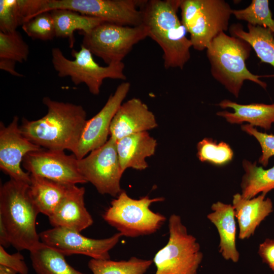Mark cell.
Here are the masks:
<instances>
[{
	"label": "cell",
	"instance_id": "cell-1",
	"mask_svg": "<svg viewBox=\"0 0 274 274\" xmlns=\"http://www.w3.org/2000/svg\"><path fill=\"white\" fill-rule=\"evenodd\" d=\"M43 103L47 114L40 119L23 118L20 129L24 136L33 144L49 150H67L74 154L86 122L82 106L53 100L46 96Z\"/></svg>",
	"mask_w": 274,
	"mask_h": 274
},
{
	"label": "cell",
	"instance_id": "cell-2",
	"mask_svg": "<svg viewBox=\"0 0 274 274\" xmlns=\"http://www.w3.org/2000/svg\"><path fill=\"white\" fill-rule=\"evenodd\" d=\"M181 0H145L141 7L148 37L163 51L164 67L182 70L192 47L188 33L178 16Z\"/></svg>",
	"mask_w": 274,
	"mask_h": 274
},
{
	"label": "cell",
	"instance_id": "cell-3",
	"mask_svg": "<svg viewBox=\"0 0 274 274\" xmlns=\"http://www.w3.org/2000/svg\"><path fill=\"white\" fill-rule=\"evenodd\" d=\"M40 213L29 192V184L10 179L0 188V220L12 245L30 251L40 243L36 223Z\"/></svg>",
	"mask_w": 274,
	"mask_h": 274
},
{
	"label": "cell",
	"instance_id": "cell-4",
	"mask_svg": "<svg viewBox=\"0 0 274 274\" xmlns=\"http://www.w3.org/2000/svg\"><path fill=\"white\" fill-rule=\"evenodd\" d=\"M252 47L244 40L222 32L216 36L206 49L213 77L236 98L245 81H252L263 89L266 82L261 76L253 74L247 67Z\"/></svg>",
	"mask_w": 274,
	"mask_h": 274
},
{
	"label": "cell",
	"instance_id": "cell-5",
	"mask_svg": "<svg viewBox=\"0 0 274 274\" xmlns=\"http://www.w3.org/2000/svg\"><path fill=\"white\" fill-rule=\"evenodd\" d=\"M181 21L192 47L206 50L219 33L228 30L232 10L224 0H181Z\"/></svg>",
	"mask_w": 274,
	"mask_h": 274
},
{
	"label": "cell",
	"instance_id": "cell-6",
	"mask_svg": "<svg viewBox=\"0 0 274 274\" xmlns=\"http://www.w3.org/2000/svg\"><path fill=\"white\" fill-rule=\"evenodd\" d=\"M164 200L163 197L150 198L148 196L135 199L122 190L112 200L102 217L122 236L136 237L150 235L158 231L166 220L164 216L153 212L150 207Z\"/></svg>",
	"mask_w": 274,
	"mask_h": 274
},
{
	"label": "cell",
	"instance_id": "cell-7",
	"mask_svg": "<svg viewBox=\"0 0 274 274\" xmlns=\"http://www.w3.org/2000/svg\"><path fill=\"white\" fill-rule=\"evenodd\" d=\"M169 238L153 259L155 274H197L203 254L196 238L189 234L179 215L168 220Z\"/></svg>",
	"mask_w": 274,
	"mask_h": 274
},
{
	"label": "cell",
	"instance_id": "cell-8",
	"mask_svg": "<svg viewBox=\"0 0 274 274\" xmlns=\"http://www.w3.org/2000/svg\"><path fill=\"white\" fill-rule=\"evenodd\" d=\"M71 54L74 60L66 58L59 48L52 49V63L57 75L59 77H69L76 85L84 83L93 95L99 93L106 79H126L123 62L100 66L94 61L91 52L82 45L80 50L73 49Z\"/></svg>",
	"mask_w": 274,
	"mask_h": 274
},
{
	"label": "cell",
	"instance_id": "cell-9",
	"mask_svg": "<svg viewBox=\"0 0 274 274\" xmlns=\"http://www.w3.org/2000/svg\"><path fill=\"white\" fill-rule=\"evenodd\" d=\"M81 45L108 65L122 62L134 45L148 37L143 24L130 26L103 22L83 34Z\"/></svg>",
	"mask_w": 274,
	"mask_h": 274
},
{
	"label": "cell",
	"instance_id": "cell-10",
	"mask_svg": "<svg viewBox=\"0 0 274 274\" xmlns=\"http://www.w3.org/2000/svg\"><path fill=\"white\" fill-rule=\"evenodd\" d=\"M145 0H44L39 14L66 9L101 19L106 22L135 26L143 24L141 7Z\"/></svg>",
	"mask_w": 274,
	"mask_h": 274
},
{
	"label": "cell",
	"instance_id": "cell-11",
	"mask_svg": "<svg viewBox=\"0 0 274 274\" xmlns=\"http://www.w3.org/2000/svg\"><path fill=\"white\" fill-rule=\"evenodd\" d=\"M79 170L87 182L91 183L101 194L117 196L121 192L122 169L116 142L109 138L102 146L78 159Z\"/></svg>",
	"mask_w": 274,
	"mask_h": 274
},
{
	"label": "cell",
	"instance_id": "cell-12",
	"mask_svg": "<svg viewBox=\"0 0 274 274\" xmlns=\"http://www.w3.org/2000/svg\"><path fill=\"white\" fill-rule=\"evenodd\" d=\"M122 236L117 232L110 237L94 239L84 236L80 232L60 227H53L39 233L41 242L64 256L80 254L104 260L110 259V251Z\"/></svg>",
	"mask_w": 274,
	"mask_h": 274
},
{
	"label": "cell",
	"instance_id": "cell-13",
	"mask_svg": "<svg viewBox=\"0 0 274 274\" xmlns=\"http://www.w3.org/2000/svg\"><path fill=\"white\" fill-rule=\"evenodd\" d=\"M22 165L30 174L61 184L87 183L79 170L78 159L73 154L67 155L64 150L42 148L31 152L24 157Z\"/></svg>",
	"mask_w": 274,
	"mask_h": 274
},
{
	"label": "cell",
	"instance_id": "cell-14",
	"mask_svg": "<svg viewBox=\"0 0 274 274\" xmlns=\"http://www.w3.org/2000/svg\"><path fill=\"white\" fill-rule=\"evenodd\" d=\"M19 118L14 116L7 126L0 123V168L10 179L29 184L30 174L22 169L24 157L29 153L42 149L22 134Z\"/></svg>",
	"mask_w": 274,
	"mask_h": 274
},
{
	"label": "cell",
	"instance_id": "cell-15",
	"mask_svg": "<svg viewBox=\"0 0 274 274\" xmlns=\"http://www.w3.org/2000/svg\"><path fill=\"white\" fill-rule=\"evenodd\" d=\"M130 87L128 82H122L111 95L102 108L92 118L87 120L75 152L80 159L92 151L104 145L108 140L112 119L122 104Z\"/></svg>",
	"mask_w": 274,
	"mask_h": 274
},
{
	"label": "cell",
	"instance_id": "cell-16",
	"mask_svg": "<svg viewBox=\"0 0 274 274\" xmlns=\"http://www.w3.org/2000/svg\"><path fill=\"white\" fill-rule=\"evenodd\" d=\"M85 190L76 185H68L66 193L53 213L48 217L53 227L78 232L92 225V217L85 207Z\"/></svg>",
	"mask_w": 274,
	"mask_h": 274
},
{
	"label": "cell",
	"instance_id": "cell-17",
	"mask_svg": "<svg viewBox=\"0 0 274 274\" xmlns=\"http://www.w3.org/2000/svg\"><path fill=\"white\" fill-rule=\"evenodd\" d=\"M157 126L155 117L147 106L141 99L132 98L123 103L114 115L110 127V138L117 142Z\"/></svg>",
	"mask_w": 274,
	"mask_h": 274
},
{
	"label": "cell",
	"instance_id": "cell-18",
	"mask_svg": "<svg viewBox=\"0 0 274 274\" xmlns=\"http://www.w3.org/2000/svg\"><path fill=\"white\" fill-rule=\"evenodd\" d=\"M261 193L246 199L240 193L233 196L232 206L239 226L241 239H248L254 234L260 223L273 211L271 200Z\"/></svg>",
	"mask_w": 274,
	"mask_h": 274
},
{
	"label": "cell",
	"instance_id": "cell-19",
	"mask_svg": "<svg viewBox=\"0 0 274 274\" xmlns=\"http://www.w3.org/2000/svg\"><path fill=\"white\" fill-rule=\"evenodd\" d=\"M208 220L217 228L220 238L219 251L227 260L237 262L239 253L236 248V226L232 205L217 201L212 204Z\"/></svg>",
	"mask_w": 274,
	"mask_h": 274
},
{
	"label": "cell",
	"instance_id": "cell-20",
	"mask_svg": "<svg viewBox=\"0 0 274 274\" xmlns=\"http://www.w3.org/2000/svg\"><path fill=\"white\" fill-rule=\"evenodd\" d=\"M156 140L144 131L125 136L116 142V148L121 167L143 170L148 167L146 158L153 155Z\"/></svg>",
	"mask_w": 274,
	"mask_h": 274
},
{
	"label": "cell",
	"instance_id": "cell-21",
	"mask_svg": "<svg viewBox=\"0 0 274 274\" xmlns=\"http://www.w3.org/2000/svg\"><path fill=\"white\" fill-rule=\"evenodd\" d=\"M218 105L222 109L231 108L233 112H217L218 116L225 119L230 124H242L248 122L252 126L269 130L274 123V104L252 103L242 105L229 99H224Z\"/></svg>",
	"mask_w": 274,
	"mask_h": 274
},
{
	"label": "cell",
	"instance_id": "cell-22",
	"mask_svg": "<svg viewBox=\"0 0 274 274\" xmlns=\"http://www.w3.org/2000/svg\"><path fill=\"white\" fill-rule=\"evenodd\" d=\"M248 31L240 23L233 24L229 28L231 36L248 43L261 62L271 65L274 68V33L269 28L248 24Z\"/></svg>",
	"mask_w": 274,
	"mask_h": 274
},
{
	"label": "cell",
	"instance_id": "cell-23",
	"mask_svg": "<svg viewBox=\"0 0 274 274\" xmlns=\"http://www.w3.org/2000/svg\"><path fill=\"white\" fill-rule=\"evenodd\" d=\"M68 185L30 174L29 192L40 213L49 217L64 197Z\"/></svg>",
	"mask_w": 274,
	"mask_h": 274
},
{
	"label": "cell",
	"instance_id": "cell-24",
	"mask_svg": "<svg viewBox=\"0 0 274 274\" xmlns=\"http://www.w3.org/2000/svg\"><path fill=\"white\" fill-rule=\"evenodd\" d=\"M50 13L54 22L56 37L67 38L70 48H73L75 43V31L80 30L82 34L87 33L105 22L101 19L70 10L56 9Z\"/></svg>",
	"mask_w": 274,
	"mask_h": 274
},
{
	"label": "cell",
	"instance_id": "cell-25",
	"mask_svg": "<svg viewBox=\"0 0 274 274\" xmlns=\"http://www.w3.org/2000/svg\"><path fill=\"white\" fill-rule=\"evenodd\" d=\"M29 252L37 274H85L71 266L64 255L41 242Z\"/></svg>",
	"mask_w": 274,
	"mask_h": 274
},
{
	"label": "cell",
	"instance_id": "cell-26",
	"mask_svg": "<svg viewBox=\"0 0 274 274\" xmlns=\"http://www.w3.org/2000/svg\"><path fill=\"white\" fill-rule=\"evenodd\" d=\"M242 165L245 171L241 183L243 197L250 199L274 189V166L265 169L257 166L256 161L252 163L245 159Z\"/></svg>",
	"mask_w": 274,
	"mask_h": 274
},
{
	"label": "cell",
	"instance_id": "cell-27",
	"mask_svg": "<svg viewBox=\"0 0 274 274\" xmlns=\"http://www.w3.org/2000/svg\"><path fill=\"white\" fill-rule=\"evenodd\" d=\"M152 263L136 257L121 261L91 259L88 267L93 274H145Z\"/></svg>",
	"mask_w": 274,
	"mask_h": 274
},
{
	"label": "cell",
	"instance_id": "cell-28",
	"mask_svg": "<svg viewBox=\"0 0 274 274\" xmlns=\"http://www.w3.org/2000/svg\"><path fill=\"white\" fill-rule=\"evenodd\" d=\"M269 4L268 0H252L245 9L232 10V14L238 20L269 28L274 33V19Z\"/></svg>",
	"mask_w": 274,
	"mask_h": 274
},
{
	"label": "cell",
	"instance_id": "cell-29",
	"mask_svg": "<svg viewBox=\"0 0 274 274\" xmlns=\"http://www.w3.org/2000/svg\"><path fill=\"white\" fill-rule=\"evenodd\" d=\"M197 156L202 162H207L216 166H223L229 163L233 157L230 146L224 142L217 143L212 138H205L197 145Z\"/></svg>",
	"mask_w": 274,
	"mask_h": 274
},
{
	"label": "cell",
	"instance_id": "cell-30",
	"mask_svg": "<svg viewBox=\"0 0 274 274\" xmlns=\"http://www.w3.org/2000/svg\"><path fill=\"white\" fill-rule=\"evenodd\" d=\"M29 53V46L19 32L0 31V58L22 63L27 60Z\"/></svg>",
	"mask_w": 274,
	"mask_h": 274
},
{
	"label": "cell",
	"instance_id": "cell-31",
	"mask_svg": "<svg viewBox=\"0 0 274 274\" xmlns=\"http://www.w3.org/2000/svg\"><path fill=\"white\" fill-rule=\"evenodd\" d=\"M22 29L33 39L48 41L56 37L54 22L50 12L35 16L24 23Z\"/></svg>",
	"mask_w": 274,
	"mask_h": 274
},
{
	"label": "cell",
	"instance_id": "cell-32",
	"mask_svg": "<svg viewBox=\"0 0 274 274\" xmlns=\"http://www.w3.org/2000/svg\"><path fill=\"white\" fill-rule=\"evenodd\" d=\"M17 0L0 1V31L7 33L22 26Z\"/></svg>",
	"mask_w": 274,
	"mask_h": 274
},
{
	"label": "cell",
	"instance_id": "cell-33",
	"mask_svg": "<svg viewBox=\"0 0 274 274\" xmlns=\"http://www.w3.org/2000/svg\"><path fill=\"white\" fill-rule=\"evenodd\" d=\"M241 129L254 137L259 143L262 154L259 158L258 162L263 167H266L269 159L274 156V135L259 131L249 124L242 125Z\"/></svg>",
	"mask_w": 274,
	"mask_h": 274
},
{
	"label": "cell",
	"instance_id": "cell-34",
	"mask_svg": "<svg viewBox=\"0 0 274 274\" xmlns=\"http://www.w3.org/2000/svg\"><path fill=\"white\" fill-rule=\"evenodd\" d=\"M24 259L20 252L10 254L0 246V265L11 268L19 274H28V267Z\"/></svg>",
	"mask_w": 274,
	"mask_h": 274
},
{
	"label": "cell",
	"instance_id": "cell-35",
	"mask_svg": "<svg viewBox=\"0 0 274 274\" xmlns=\"http://www.w3.org/2000/svg\"><path fill=\"white\" fill-rule=\"evenodd\" d=\"M43 2L44 0H17L18 12L22 24L39 13Z\"/></svg>",
	"mask_w": 274,
	"mask_h": 274
},
{
	"label": "cell",
	"instance_id": "cell-36",
	"mask_svg": "<svg viewBox=\"0 0 274 274\" xmlns=\"http://www.w3.org/2000/svg\"><path fill=\"white\" fill-rule=\"evenodd\" d=\"M258 254L262 261L274 271V239L266 238L260 244Z\"/></svg>",
	"mask_w": 274,
	"mask_h": 274
},
{
	"label": "cell",
	"instance_id": "cell-37",
	"mask_svg": "<svg viewBox=\"0 0 274 274\" xmlns=\"http://www.w3.org/2000/svg\"><path fill=\"white\" fill-rule=\"evenodd\" d=\"M16 61L10 59L0 58V68L14 76L22 77L23 75L16 71Z\"/></svg>",
	"mask_w": 274,
	"mask_h": 274
},
{
	"label": "cell",
	"instance_id": "cell-38",
	"mask_svg": "<svg viewBox=\"0 0 274 274\" xmlns=\"http://www.w3.org/2000/svg\"><path fill=\"white\" fill-rule=\"evenodd\" d=\"M0 245L4 248L11 245L9 233L3 222L0 220Z\"/></svg>",
	"mask_w": 274,
	"mask_h": 274
},
{
	"label": "cell",
	"instance_id": "cell-39",
	"mask_svg": "<svg viewBox=\"0 0 274 274\" xmlns=\"http://www.w3.org/2000/svg\"><path fill=\"white\" fill-rule=\"evenodd\" d=\"M0 274H19L16 270L14 269L0 265Z\"/></svg>",
	"mask_w": 274,
	"mask_h": 274
}]
</instances>
